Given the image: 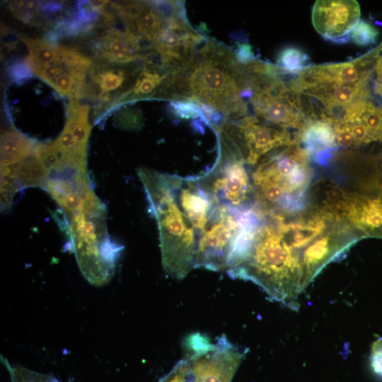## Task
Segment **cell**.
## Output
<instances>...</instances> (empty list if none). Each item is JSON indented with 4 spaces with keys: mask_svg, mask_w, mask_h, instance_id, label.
I'll return each instance as SVG.
<instances>
[{
    "mask_svg": "<svg viewBox=\"0 0 382 382\" xmlns=\"http://www.w3.org/2000/svg\"><path fill=\"white\" fill-rule=\"evenodd\" d=\"M40 4L35 1H15L10 4L11 10L14 16L21 20L30 18L35 13Z\"/></svg>",
    "mask_w": 382,
    "mask_h": 382,
    "instance_id": "obj_22",
    "label": "cell"
},
{
    "mask_svg": "<svg viewBox=\"0 0 382 382\" xmlns=\"http://www.w3.org/2000/svg\"><path fill=\"white\" fill-rule=\"evenodd\" d=\"M138 175L158 224L163 269L183 279L196 268L200 235L178 201L168 174L140 168Z\"/></svg>",
    "mask_w": 382,
    "mask_h": 382,
    "instance_id": "obj_2",
    "label": "cell"
},
{
    "mask_svg": "<svg viewBox=\"0 0 382 382\" xmlns=\"http://www.w3.org/2000/svg\"><path fill=\"white\" fill-rule=\"evenodd\" d=\"M249 88L246 74L233 51L206 39L190 63L175 71L164 98L190 100L208 105L225 117L235 120L248 115L244 90Z\"/></svg>",
    "mask_w": 382,
    "mask_h": 382,
    "instance_id": "obj_1",
    "label": "cell"
},
{
    "mask_svg": "<svg viewBox=\"0 0 382 382\" xmlns=\"http://www.w3.org/2000/svg\"><path fill=\"white\" fill-rule=\"evenodd\" d=\"M370 361L374 373L382 378V337L373 344Z\"/></svg>",
    "mask_w": 382,
    "mask_h": 382,
    "instance_id": "obj_26",
    "label": "cell"
},
{
    "mask_svg": "<svg viewBox=\"0 0 382 382\" xmlns=\"http://www.w3.org/2000/svg\"><path fill=\"white\" fill-rule=\"evenodd\" d=\"M309 160L297 144L262 158L251 174L257 208L267 215L282 216L304 210L313 175Z\"/></svg>",
    "mask_w": 382,
    "mask_h": 382,
    "instance_id": "obj_3",
    "label": "cell"
},
{
    "mask_svg": "<svg viewBox=\"0 0 382 382\" xmlns=\"http://www.w3.org/2000/svg\"><path fill=\"white\" fill-rule=\"evenodd\" d=\"M99 57L111 62L126 64L144 59L146 51L141 40L128 31H108L97 42Z\"/></svg>",
    "mask_w": 382,
    "mask_h": 382,
    "instance_id": "obj_11",
    "label": "cell"
},
{
    "mask_svg": "<svg viewBox=\"0 0 382 382\" xmlns=\"http://www.w3.org/2000/svg\"><path fill=\"white\" fill-rule=\"evenodd\" d=\"M127 78V73L125 70L111 69L100 71L93 76V80L101 90V96L105 99L107 93L121 88Z\"/></svg>",
    "mask_w": 382,
    "mask_h": 382,
    "instance_id": "obj_19",
    "label": "cell"
},
{
    "mask_svg": "<svg viewBox=\"0 0 382 382\" xmlns=\"http://www.w3.org/2000/svg\"><path fill=\"white\" fill-rule=\"evenodd\" d=\"M21 40L29 51L26 63L30 66L31 71L50 64L60 52L61 46H55L52 42L42 39L23 37Z\"/></svg>",
    "mask_w": 382,
    "mask_h": 382,
    "instance_id": "obj_14",
    "label": "cell"
},
{
    "mask_svg": "<svg viewBox=\"0 0 382 382\" xmlns=\"http://www.w3.org/2000/svg\"><path fill=\"white\" fill-rule=\"evenodd\" d=\"M335 141L339 149L355 146L354 139L346 123L332 125Z\"/></svg>",
    "mask_w": 382,
    "mask_h": 382,
    "instance_id": "obj_24",
    "label": "cell"
},
{
    "mask_svg": "<svg viewBox=\"0 0 382 382\" xmlns=\"http://www.w3.org/2000/svg\"><path fill=\"white\" fill-rule=\"evenodd\" d=\"M360 7L354 0H318L312 9V23L325 40L345 43L359 21Z\"/></svg>",
    "mask_w": 382,
    "mask_h": 382,
    "instance_id": "obj_8",
    "label": "cell"
},
{
    "mask_svg": "<svg viewBox=\"0 0 382 382\" xmlns=\"http://www.w3.org/2000/svg\"><path fill=\"white\" fill-rule=\"evenodd\" d=\"M170 109L175 116L185 120H199L209 125L197 104L190 100H172Z\"/></svg>",
    "mask_w": 382,
    "mask_h": 382,
    "instance_id": "obj_20",
    "label": "cell"
},
{
    "mask_svg": "<svg viewBox=\"0 0 382 382\" xmlns=\"http://www.w3.org/2000/svg\"><path fill=\"white\" fill-rule=\"evenodd\" d=\"M36 145L16 130H9L1 137V166L21 161L34 154Z\"/></svg>",
    "mask_w": 382,
    "mask_h": 382,
    "instance_id": "obj_13",
    "label": "cell"
},
{
    "mask_svg": "<svg viewBox=\"0 0 382 382\" xmlns=\"http://www.w3.org/2000/svg\"><path fill=\"white\" fill-rule=\"evenodd\" d=\"M47 176V170L33 154L23 161L18 181L20 187L44 185Z\"/></svg>",
    "mask_w": 382,
    "mask_h": 382,
    "instance_id": "obj_16",
    "label": "cell"
},
{
    "mask_svg": "<svg viewBox=\"0 0 382 382\" xmlns=\"http://www.w3.org/2000/svg\"><path fill=\"white\" fill-rule=\"evenodd\" d=\"M185 347L191 358L190 382H231L246 353L225 335L212 342L199 333L193 334Z\"/></svg>",
    "mask_w": 382,
    "mask_h": 382,
    "instance_id": "obj_6",
    "label": "cell"
},
{
    "mask_svg": "<svg viewBox=\"0 0 382 382\" xmlns=\"http://www.w3.org/2000/svg\"><path fill=\"white\" fill-rule=\"evenodd\" d=\"M105 213V209L80 210L69 216V235L78 265L83 276L94 285H103L110 280L121 250L109 240Z\"/></svg>",
    "mask_w": 382,
    "mask_h": 382,
    "instance_id": "obj_5",
    "label": "cell"
},
{
    "mask_svg": "<svg viewBox=\"0 0 382 382\" xmlns=\"http://www.w3.org/2000/svg\"><path fill=\"white\" fill-rule=\"evenodd\" d=\"M88 105H80L72 100L70 105L69 116L65 127L67 128L77 143L86 147L91 127L88 122Z\"/></svg>",
    "mask_w": 382,
    "mask_h": 382,
    "instance_id": "obj_15",
    "label": "cell"
},
{
    "mask_svg": "<svg viewBox=\"0 0 382 382\" xmlns=\"http://www.w3.org/2000/svg\"><path fill=\"white\" fill-rule=\"evenodd\" d=\"M378 35V30L365 21H360L350 33L353 42L359 46H366L375 42Z\"/></svg>",
    "mask_w": 382,
    "mask_h": 382,
    "instance_id": "obj_21",
    "label": "cell"
},
{
    "mask_svg": "<svg viewBox=\"0 0 382 382\" xmlns=\"http://www.w3.org/2000/svg\"><path fill=\"white\" fill-rule=\"evenodd\" d=\"M177 70L146 64L137 79L129 99L161 98L169 78Z\"/></svg>",
    "mask_w": 382,
    "mask_h": 382,
    "instance_id": "obj_12",
    "label": "cell"
},
{
    "mask_svg": "<svg viewBox=\"0 0 382 382\" xmlns=\"http://www.w3.org/2000/svg\"><path fill=\"white\" fill-rule=\"evenodd\" d=\"M233 52L239 64L245 65L255 60L253 47L248 42H237L236 48Z\"/></svg>",
    "mask_w": 382,
    "mask_h": 382,
    "instance_id": "obj_25",
    "label": "cell"
},
{
    "mask_svg": "<svg viewBox=\"0 0 382 382\" xmlns=\"http://www.w3.org/2000/svg\"><path fill=\"white\" fill-rule=\"evenodd\" d=\"M357 120L366 129L371 142L382 143V105L377 107L369 100Z\"/></svg>",
    "mask_w": 382,
    "mask_h": 382,
    "instance_id": "obj_17",
    "label": "cell"
},
{
    "mask_svg": "<svg viewBox=\"0 0 382 382\" xmlns=\"http://www.w3.org/2000/svg\"><path fill=\"white\" fill-rule=\"evenodd\" d=\"M218 141L214 166L197 176L202 187L216 203L228 209L243 210L255 205L252 180L235 139L221 126L212 125Z\"/></svg>",
    "mask_w": 382,
    "mask_h": 382,
    "instance_id": "obj_4",
    "label": "cell"
},
{
    "mask_svg": "<svg viewBox=\"0 0 382 382\" xmlns=\"http://www.w3.org/2000/svg\"><path fill=\"white\" fill-rule=\"evenodd\" d=\"M372 52L374 57L373 74H375L374 93L382 98V43Z\"/></svg>",
    "mask_w": 382,
    "mask_h": 382,
    "instance_id": "obj_23",
    "label": "cell"
},
{
    "mask_svg": "<svg viewBox=\"0 0 382 382\" xmlns=\"http://www.w3.org/2000/svg\"><path fill=\"white\" fill-rule=\"evenodd\" d=\"M221 125L238 144L246 163L251 166L271 151L296 144L286 129L270 126L252 115L225 120Z\"/></svg>",
    "mask_w": 382,
    "mask_h": 382,
    "instance_id": "obj_7",
    "label": "cell"
},
{
    "mask_svg": "<svg viewBox=\"0 0 382 382\" xmlns=\"http://www.w3.org/2000/svg\"><path fill=\"white\" fill-rule=\"evenodd\" d=\"M342 218L360 236L382 238V195L349 192Z\"/></svg>",
    "mask_w": 382,
    "mask_h": 382,
    "instance_id": "obj_9",
    "label": "cell"
},
{
    "mask_svg": "<svg viewBox=\"0 0 382 382\" xmlns=\"http://www.w3.org/2000/svg\"><path fill=\"white\" fill-rule=\"evenodd\" d=\"M310 58L301 49L287 47L283 49L277 57V66L291 74H297L307 66Z\"/></svg>",
    "mask_w": 382,
    "mask_h": 382,
    "instance_id": "obj_18",
    "label": "cell"
},
{
    "mask_svg": "<svg viewBox=\"0 0 382 382\" xmlns=\"http://www.w3.org/2000/svg\"><path fill=\"white\" fill-rule=\"evenodd\" d=\"M296 144L310 160L327 166L339 149L332 123L320 120H308L294 136Z\"/></svg>",
    "mask_w": 382,
    "mask_h": 382,
    "instance_id": "obj_10",
    "label": "cell"
}]
</instances>
